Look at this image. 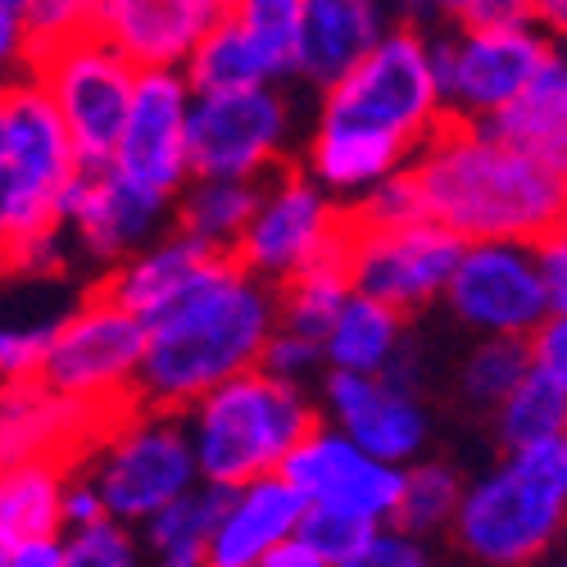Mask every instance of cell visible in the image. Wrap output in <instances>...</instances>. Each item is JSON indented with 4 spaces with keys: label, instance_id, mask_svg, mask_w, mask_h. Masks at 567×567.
Returning <instances> with one entry per match:
<instances>
[{
    "label": "cell",
    "instance_id": "obj_11",
    "mask_svg": "<svg viewBox=\"0 0 567 567\" xmlns=\"http://www.w3.org/2000/svg\"><path fill=\"white\" fill-rule=\"evenodd\" d=\"M549 51L554 45L536 23L458 28L454 37H432V69L445 114L467 123L495 118L523 96Z\"/></svg>",
    "mask_w": 567,
    "mask_h": 567
},
{
    "label": "cell",
    "instance_id": "obj_29",
    "mask_svg": "<svg viewBox=\"0 0 567 567\" xmlns=\"http://www.w3.org/2000/svg\"><path fill=\"white\" fill-rule=\"evenodd\" d=\"M350 296L354 291H350V277L341 268V255H327V259L309 264L305 272H296L291 281L277 287V327L322 346L327 327H332V318L341 313V305Z\"/></svg>",
    "mask_w": 567,
    "mask_h": 567
},
{
    "label": "cell",
    "instance_id": "obj_42",
    "mask_svg": "<svg viewBox=\"0 0 567 567\" xmlns=\"http://www.w3.org/2000/svg\"><path fill=\"white\" fill-rule=\"evenodd\" d=\"M14 231V186H10V159H6V118H0V250Z\"/></svg>",
    "mask_w": 567,
    "mask_h": 567
},
{
    "label": "cell",
    "instance_id": "obj_31",
    "mask_svg": "<svg viewBox=\"0 0 567 567\" xmlns=\"http://www.w3.org/2000/svg\"><path fill=\"white\" fill-rule=\"evenodd\" d=\"M458 499H463V482H458L454 467H445V463L404 467V495H400V508H395L391 527L404 532V536L436 532V527L454 523Z\"/></svg>",
    "mask_w": 567,
    "mask_h": 567
},
{
    "label": "cell",
    "instance_id": "obj_44",
    "mask_svg": "<svg viewBox=\"0 0 567 567\" xmlns=\"http://www.w3.org/2000/svg\"><path fill=\"white\" fill-rule=\"evenodd\" d=\"M532 23L558 41H567V0H532Z\"/></svg>",
    "mask_w": 567,
    "mask_h": 567
},
{
    "label": "cell",
    "instance_id": "obj_35",
    "mask_svg": "<svg viewBox=\"0 0 567 567\" xmlns=\"http://www.w3.org/2000/svg\"><path fill=\"white\" fill-rule=\"evenodd\" d=\"M60 567H141L136 563V540L123 523H96V527H78L64 540Z\"/></svg>",
    "mask_w": 567,
    "mask_h": 567
},
{
    "label": "cell",
    "instance_id": "obj_40",
    "mask_svg": "<svg viewBox=\"0 0 567 567\" xmlns=\"http://www.w3.org/2000/svg\"><path fill=\"white\" fill-rule=\"evenodd\" d=\"M536 264H540V281L549 296V313H567V227H558L536 246Z\"/></svg>",
    "mask_w": 567,
    "mask_h": 567
},
{
    "label": "cell",
    "instance_id": "obj_45",
    "mask_svg": "<svg viewBox=\"0 0 567 567\" xmlns=\"http://www.w3.org/2000/svg\"><path fill=\"white\" fill-rule=\"evenodd\" d=\"M6 64H23V23L0 14V69Z\"/></svg>",
    "mask_w": 567,
    "mask_h": 567
},
{
    "label": "cell",
    "instance_id": "obj_5",
    "mask_svg": "<svg viewBox=\"0 0 567 567\" xmlns=\"http://www.w3.org/2000/svg\"><path fill=\"white\" fill-rule=\"evenodd\" d=\"M441 114L445 105L432 69V37L413 28H386V37L363 55L359 69L322 91L318 123L386 136L417 155Z\"/></svg>",
    "mask_w": 567,
    "mask_h": 567
},
{
    "label": "cell",
    "instance_id": "obj_26",
    "mask_svg": "<svg viewBox=\"0 0 567 567\" xmlns=\"http://www.w3.org/2000/svg\"><path fill=\"white\" fill-rule=\"evenodd\" d=\"M404 346V313L377 305L368 296H350L322 337V363L332 372L382 377Z\"/></svg>",
    "mask_w": 567,
    "mask_h": 567
},
{
    "label": "cell",
    "instance_id": "obj_1",
    "mask_svg": "<svg viewBox=\"0 0 567 567\" xmlns=\"http://www.w3.org/2000/svg\"><path fill=\"white\" fill-rule=\"evenodd\" d=\"M417 214L463 246H540L567 227V186L482 123L441 114L404 168Z\"/></svg>",
    "mask_w": 567,
    "mask_h": 567
},
{
    "label": "cell",
    "instance_id": "obj_28",
    "mask_svg": "<svg viewBox=\"0 0 567 567\" xmlns=\"http://www.w3.org/2000/svg\"><path fill=\"white\" fill-rule=\"evenodd\" d=\"M223 486H192L182 499L159 508L146 523V545L155 554V567H209V536L227 508Z\"/></svg>",
    "mask_w": 567,
    "mask_h": 567
},
{
    "label": "cell",
    "instance_id": "obj_36",
    "mask_svg": "<svg viewBox=\"0 0 567 567\" xmlns=\"http://www.w3.org/2000/svg\"><path fill=\"white\" fill-rule=\"evenodd\" d=\"M322 368V346L309 341V337H296V332H272V341L264 346V359H259V372L277 377V382L287 386H300L309 372Z\"/></svg>",
    "mask_w": 567,
    "mask_h": 567
},
{
    "label": "cell",
    "instance_id": "obj_49",
    "mask_svg": "<svg viewBox=\"0 0 567 567\" xmlns=\"http://www.w3.org/2000/svg\"><path fill=\"white\" fill-rule=\"evenodd\" d=\"M0 567H10V545H0Z\"/></svg>",
    "mask_w": 567,
    "mask_h": 567
},
{
    "label": "cell",
    "instance_id": "obj_12",
    "mask_svg": "<svg viewBox=\"0 0 567 567\" xmlns=\"http://www.w3.org/2000/svg\"><path fill=\"white\" fill-rule=\"evenodd\" d=\"M337 241H341V200H332L296 159H287L264 177L259 209L241 231L231 259L259 281H268V287H281L309 264L337 255Z\"/></svg>",
    "mask_w": 567,
    "mask_h": 567
},
{
    "label": "cell",
    "instance_id": "obj_39",
    "mask_svg": "<svg viewBox=\"0 0 567 567\" xmlns=\"http://www.w3.org/2000/svg\"><path fill=\"white\" fill-rule=\"evenodd\" d=\"M441 19L454 28H499V23H532V0H436Z\"/></svg>",
    "mask_w": 567,
    "mask_h": 567
},
{
    "label": "cell",
    "instance_id": "obj_30",
    "mask_svg": "<svg viewBox=\"0 0 567 567\" xmlns=\"http://www.w3.org/2000/svg\"><path fill=\"white\" fill-rule=\"evenodd\" d=\"M495 427H499V445L508 454L558 445V436L567 427V395L554 391L540 372H527L523 382H517V391L495 409Z\"/></svg>",
    "mask_w": 567,
    "mask_h": 567
},
{
    "label": "cell",
    "instance_id": "obj_23",
    "mask_svg": "<svg viewBox=\"0 0 567 567\" xmlns=\"http://www.w3.org/2000/svg\"><path fill=\"white\" fill-rule=\"evenodd\" d=\"M391 19L382 0H305L300 10V78L337 86L386 37Z\"/></svg>",
    "mask_w": 567,
    "mask_h": 567
},
{
    "label": "cell",
    "instance_id": "obj_16",
    "mask_svg": "<svg viewBox=\"0 0 567 567\" xmlns=\"http://www.w3.org/2000/svg\"><path fill=\"white\" fill-rule=\"evenodd\" d=\"M277 477L291 482L305 504L350 513L368 527L395 523V508L404 495V467L368 458L359 445H350L341 432L322 427V422L287 454Z\"/></svg>",
    "mask_w": 567,
    "mask_h": 567
},
{
    "label": "cell",
    "instance_id": "obj_2",
    "mask_svg": "<svg viewBox=\"0 0 567 567\" xmlns=\"http://www.w3.org/2000/svg\"><path fill=\"white\" fill-rule=\"evenodd\" d=\"M272 332L277 287L227 255L192 291L146 322V359H141L136 391L146 409L186 413L214 386L255 372Z\"/></svg>",
    "mask_w": 567,
    "mask_h": 567
},
{
    "label": "cell",
    "instance_id": "obj_19",
    "mask_svg": "<svg viewBox=\"0 0 567 567\" xmlns=\"http://www.w3.org/2000/svg\"><path fill=\"white\" fill-rule=\"evenodd\" d=\"M327 413L337 417V432L359 445L368 458H382L404 467L427 445V409L413 391L386 382V377H359V372H327L322 382Z\"/></svg>",
    "mask_w": 567,
    "mask_h": 567
},
{
    "label": "cell",
    "instance_id": "obj_25",
    "mask_svg": "<svg viewBox=\"0 0 567 567\" xmlns=\"http://www.w3.org/2000/svg\"><path fill=\"white\" fill-rule=\"evenodd\" d=\"M64 463H14L0 467V545L55 540L64 527Z\"/></svg>",
    "mask_w": 567,
    "mask_h": 567
},
{
    "label": "cell",
    "instance_id": "obj_4",
    "mask_svg": "<svg viewBox=\"0 0 567 567\" xmlns=\"http://www.w3.org/2000/svg\"><path fill=\"white\" fill-rule=\"evenodd\" d=\"M454 532L491 567H532L567 532V477L558 445L504 454L458 499Z\"/></svg>",
    "mask_w": 567,
    "mask_h": 567
},
{
    "label": "cell",
    "instance_id": "obj_7",
    "mask_svg": "<svg viewBox=\"0 0 567 567\" xmlns=\"http://www.w3.org/2000/svg\"><path fill=\"white\" fill-rule=\"evenodd\" d=\"M96 486L110 523H151L159 508L182 499L200 482L192 436L182 413L141 409L123 427L82 463Z\"/></svg>",
    "mask_w": 567,
    "mask_h": 567
},
{
    "label": "cell",
    "instance_id": "obj_32",
    "mask_svg": "<svg viewBox=\"0 0 567 567\" xmlns=\"http://www.w3.org/2000/svg\"><path fill=\"white\" fill-rule=\"evenodd\" d=\"M532 372V354H527V341H508V337H486L477 350L467 354L463 372H458V386H463V400L472 409H499L517 382Z\"/></svg>",
    "mask_w": 567,
    "mask_h": 567
},
{
    "label": "cell",
    "instance_id": "obj_34",
    "mask_svg": "<svg viewBox=\"0 0 567 567\" xmlns=\"http://www.w3.org/2000/svg\"><path fill=\"white\" fill-rule=\"evenodd\" d=\"M377 527H368V523H359V517H350V513H337V508H318V504H309L305 508V517H300V532H296V540L300 545H309L322 563H332V567H341L368 536H372Z\"/></svg>",
    "mask_w": 567,
    "mask_h": 567
},
{
    "label": "cell",
    "instance_id": "obj_8",
    "mask_svg": "<svg viewBox=\"0 0 567 567\" xmlns=\"http://www.w3.org/2000/svg\"><path fill=\"white\" fill-rule=\"evenodd\" d=\"M341 268L350 277V291L386 305L395 313H413L445 296L450 272L463 255V241L445 227L417 218L395 227H372L350 214L341 200Z\"/></svg>",
    "mask_w": 567,
    "mask_h": 567
},
{
    "label": "cell",
    "instance_id": "obj_18",
    "mask_svg": "<svg viewBox=\"0 0 567 567\" xmlns=\"http://www.w3.org/2000/svg\"><path fill=\"white\" fill-rule=\"evenodd\" d=\"M227 0H101L96 32L136 69L182 73L196 45L223 23Z\"/></svg>",
    "mask_w": 567,
    "mask_h": 567
},
{
    "label": "cell",
    "instance_id": "obj_33",
    "mask_svg": "<svg viewBox=\"0 0 567 567\" xmlns=\"http://www.w3.org/2000/svg\"><path fill=\"white\" fill-rule=\"evenodd\" d=\"M96 10L101 0H32V10L23 14V69L64 41L96 32Z\"/></svg>",
    "mask_w": 567,
    "mask_h": 567
},
{
    "label": "cell",
    "instance_id": "obj_20",
    "mask_svg": "<svg viewBox=\"0 0 567 567\" xmlns=\"http://www.w3.org/2000/svg\"><path fill=\"white\" fill-rule=\"evenodd\" d=\"M223 259L227 255H218V250H209V246H200V241H192V236H182V231L168 227V236H159L155 246H146V250H136L132 259L105 268L91 291H101L105 300H114L132 318L151 322L177 296L192 291L209 268H218Z\"/></svg>",
    "mask_w": 567,
    "mask_h": 567
},
{
    "label": "cell",
    "instance_id": "obj_47",
    "mask_svg": "<svg viewBox=\"0 0 567 567\" xmlns=\"http://www.w3.org/2000/svg\"><path fill=\"white\" fill-rule=\"evenodd\" d=\"M549 567H567V532L558 536V554H554V563Z\"/></svg>",
    "mask_w": 567,
    "mask_h": 567
},
{
    "label": "cell",
    "instance_id": "obj_48",
    "mask_svg": "<svg viewBox=\"0 0 567 567\" xmlns=\"http://www.w3.org/2000/svg\"><path fill=\"white\" fill-rule=\"evenodd\" d=\"M558 463H563V477H567V427H563V436H558Z\"/></svg>",
    "mask_w": 567,
    "mask_h": 567
},
{
    "label": "cell",
    "instance_id": "obj_14",
    "mask_svg": "<svg viewBox=\"0 0 567 567\" xmlns=\"http://www.w3.org/2000/svg\"><path fill=\"white\" fill-rule=\"evenodd\" d=\"M445 305L458 322L477 327L482 337L527 341L549 318V296L532 246H463Z\"/></svg>",
    "mask_w": 567,
    "mask_h": 567
},
{
    "label": "cell",
    "instance_id": "obj_15",
    "mask_svg": "<svg viewBox=\"0 0 567 567\" xmlns=\"http://www.w3.org/2000/svg\"><path fill=\"white\" fill-rule=\"evenodd\" d=\"M186 110H192V86H186L182 73H168V69L136 73L132 110L114 146L110 173L146 196L177 200L182 186L192 182V164H186Z\"/></svg>",
    "mask_w": 567,
    "mask_h": 567
},
{
    "label": "cell",
    "instance_id": "obj_46",
    "mask_svg": "<svg viewBox=\"0 0 567 567\" xmlns=\"http://www.w3.org/2000/svg\"><path fill=\"white\" fill-rule=\"evenodd\" d=\"M28 10H32V0H0V14H6V19H19L23 23Z\"/></svg>",
    "mask_w": 567,
    "mask_h": 567
},
{
    "label": "cell",
    "instance_id": "obj_37",
    "mask_svg": "<svg viewBox=\"0 0 567 567\" xmlns=\"http://www.w3.org/2000/svg\"><path fill=\"white\" fill-rule=\"evenodd\" d=\"M341 567H432L422 554L417 536H404L395 527H377Z\"/></svg>",
    "mask_w": 567,
    "mask_h": 567
},
{
    "label": "cell",
    "instance_id": "obj_10",
    "mask_svg": "<svg viewBox=\"0 0 567 567\" xmlns=\"http://www.w3.org/2000/svg\"><path fill=\"white\" fill-rule=\"evenodd\" d=\"M291 141V101L281 86L200 91L186 110V164L192 177L259 182L281 168Z\"/></svg>",
    "mask_w": 567,
    "mask_h": 567
},
{
    "label": "cell",
    "instance_id": "obj_13",
    "mask_svg": "<svg viewBox=\"0 0 567 567\" xmlns=\"http://www.w3.org/2000/svg\"><path fill=\"white\" fill-rule=\"evenodd\" d=\"M146 400L86 404L51 391L41 377L0 382V467L14 463H64L82 467Z\"/></svg>",
    "mask_w": 567,
    "mask_h": 567
},
{
    "label": "cell",
    "instance_id": "obj_27",
    "mask_svg": "<svg viewBox=\"0 0 567 567\" xmlns=\"http://www.w3.org/2000/svg\"><path fill=\"white\" fill-rule=\"evenodd\" d=\"M300 10L305 0H227V23L241 32L268 86L300 78Z\"/></svg>",
    "mask_w": 567,
    "mask_h": 567
},
{
    "label": "cell",
    "instance_id": "obj_38",
    "mask_svg": "<svg viewBox=\"0 0 567 567\" xmlns=\"http://www.w3.org/2000/svg\"><path fill=\"white\" fill-rule=\"evenodd\" d=\"M532 372H540L554 391L567 395V313H549L536 332L527 337Z\"/></svg>",
    "mask_w": 567,
    "mask_h": 567
},
{
    "label": "cell",
    "instance_id": "obj_3",
    "mask_svg": "<svg viewBox=\"0 0 567 567\" xmlns=\"http://www.w3.org/2000/svg\"><path fill=\"white\" fill-rule=\"evenodd\" d=\"M186 417L196 472L205 486L236 491L287 463V454L318 427V413L300 386L268 372H241L200 395Z\"/></svg>",
    "mask_w": 567,
    "mask_h": 567
},
{
    "label": "cell",
    "instance_id": "obj_43",
    "mask_svg": "<svg viewBox=\"0 0 567 567\" xmlns=\"http://www.w3.org/2000/svg\"><path fill=\"white\" fill-rule=\"evenodd\" d=\"M259 567H332V563H322V558H318L309 545H300V540L291 536L287 545H277V549H272V554H268Z\"/></svg>",
    "mask_w": 567,
    "mask_h": 567
},
{
    "label": "cell",
    "instance_id": "obj_21",
    "mask_svg": "<svg viewBox=\"0 0 567 567\" xmlns=\"http://www.w3.org/2000/svg\"><path fill=\"white\" fill-rule=\"evenodd\" d=\"M305 499L277 472L259 482H246L227 495V508L209 536V567H259L277 545H287L300 532Z\"/></svg>",
    "mask_w": 567,
    "mask_h": 567
},
{
    "label": "cell",
    "instance_id": "obj_9",
    "mask_svg": "<svg viewBox=\"0 0 567 567\" xmlns=\"http://www.w3.org/2000/svg\"><path fill=\"white\" fill-rule=\"evenodd\" d=\"M141 359H146V322L86 287L82 300L51 332L37 377L69 400L123 404V400H141L136 391Z\"/></svg>",
    "mask_w": 567,
    "mask_h": 567
},
{
    "label": "cell",
    "instance_id": "obj_6",
    "mask_svg": "<svg viewBox=\"0 0 567 567\" xmlns=\"http://www.w3.org/2000/svg\"><path fill=\"white\" fill-rule=\"evenodd\" d=\"M45 101L55 105L69 146L78 155V168H110L114 146L123 136L136 69L114 51L101 32H82L51 55H41L23 69Z\"/></svg>",
    "mask_w": 567,
    "mask_h": 567
},
{
    "label": "cell",
    "instance_id": "obj_41",
    "mask_svg": "<svg viewBox=\"0 0 567 567\" xmlns=\"http://www.w3.org/2000/svg\"><path fill=\"white\" fill-rule=\"evenodd\" d=\"M64 558V540H23V545H10V567H60Z\"/></svg>",
    "mask_w": 567,
    "mask_h": 567
},
{
    "label": "cell",
    "instance_id": "obj_24",
    "mask_svg": "<svg viewBox=\"0 0 567 567\" xmlns=\"http://www.w3.org/2000/svg\"><path fill=\"white\" fill-rule=\"evenodd\" d=\"M259 196H264V177L259 182L192 177L182 186V196L173 200V231L192 236V241L218 255H231L259 209Z\"/></svg>",
    "mask_w": 567,
    "mask_h": 567
},
{
    "label": "cell",
    "instance_id": "obj_22",
    "mask_svg": "<svg viewBox=\"0 0 567 567\" xmlns=\"http://www.w3.org/2000/svg\"><path fill=\"white\" fill-rule=\"evenodd\" d=\"M482 127L567 186V51L554 45L523 96Z\"/></svg>",
    "mask_w": 567,
    "mask_h": 567
},
{
    "label": "cell",
    "instance_id": "obj_17",
    "mask_svg": "<svg viewBox=\"0 0 567 567\" xmlns=\"http://www.w3.org/2000/svg\"><path fill=\"white\" fill-rule=\"evenodd\" d=\"M168 218L173 200L136 192L110 168H82L64 192V231H73L78 246L110 268L155 246Z\"/></svg>",
    "mask_w": 567,
    "mask_h": 567
}]
</instances>
